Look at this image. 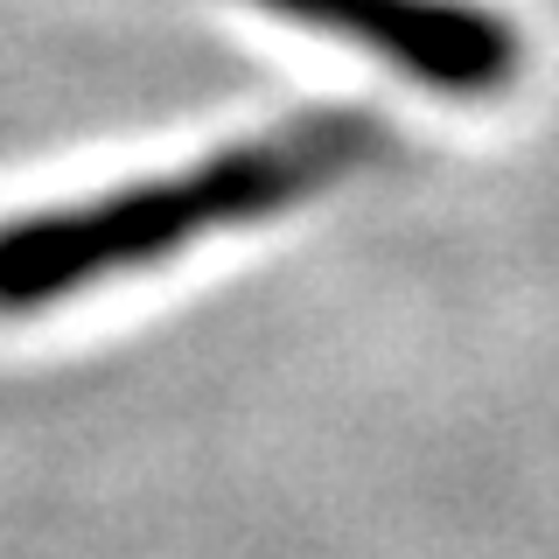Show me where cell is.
I'll list each match as a JSON object with an SVG mask.
<instances>
[{"mask_svg":"<svg viewBox=\"0 0 559 559\" xmlns=\"http://www.w3.org/2000/svg\"><path fill=\"white\" fill-rule=\"evenodd\" d=\"M371 154V127L343 112L301 119L287 133H259L245 147H224L175 182H140L98 203L35 210L0 231V314H22L43 301L92 287L105 273H133L162 252H182L210 231H231L245 217H266L314 197L322 182Z\"/></svg>","mask_w":559,"mask_h":559,"instance_id":"1","label":"cell"},{"mask_svg":"<svg viewBox=\"0 0 559 559\" xmlns=\"http://www.w3.org/2000/svg\"><path fill=\"white\" fill-rule=\"evenodd\" d=\"M259 8L336 28L349 43L378 49L384 63L427 78L433 92L483 98L518 78V28L468 0H259Z\"/></svg>","mask_w":559,"mask_h":559,"instance_id":"2","label":"cell"}]
</instances>
